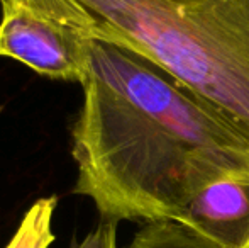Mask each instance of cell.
Segmentation results:
<instances>
[{
  "label": "cell",
  "instance_id": "6da1fadb",
  "mask_svg": "<svg viewBox=\"0 0 249 248\" xmlns=\"http://www.w3.org/2000/svg\"><path fill=\"white\" fill-rule=\"evenodd\" d=\"M71 126L73 194L100 221L177 223L205 186L249 169V133L161 70L92 41Z\"/></svg>",
  "mask_w": 249,
  "mask_h": 248
},
{
  "label": "cell",
  "instance_id": "7a4b0ae2",
  "mask_svg": "<svg viewBox=\"0 0 249 248\" xmlns=\"http://www.w3.org/2000/svg\"><path fill=\"white\" fill-rule=\"evenodd\" d=\"M161 70L249 133V0H22Z\"/></svg>",
  "mask_w": 249,
  "mask_h": 248
},
{
  "label": "cell",
  "instance_id": "3957f363",
  "mask_svg": "<svg viewBox=\"0 0 249 248\" xmlns=\"http://www.w3.org/2000/svg\"><path fill=\"white\" fill-rule=\"evenodd\" d=\"M0 58L37 75L82 83L92 39L22 0H0Z\"/></svg>",
  "mask_w": 249,
  "mask_h": 248
},
{
  "label": "cell",
  "instance_id": "277c9868",
  "mask_svg": "<svg viewBox=\"0 0 249 248\" xmlns=\"http://www.w3.org/2000/svg\"><path fill=\"white\" fill-rule=\"evenodd\" d=\"M177 223L217 248H249V169L231 170L205 186Z\"/></svg>",
  "mask_w": 249,
  "mask_h": 248
},
{
  "label": "cell",
  "instance_id": "5b68a950",
  "mask_svg": "<svg viewBox=\"0 0 249 248\" xmlns=\"http://www.w3.org/2000/svg\"><path fill=\"white\" fill-rule=\"evenodd\" d=\"M58 208V197H41L22 216L12 238L3 248H50L54 242L53 218Z\"/></svg>",
  "mask_w": 249,
  "mask_h": 248
},
{
  "label": "cell",
  "instance_id": "8992f818",
  "mask_svg": "<svg viewBox=\"0 0 249 248\" xmlns=\"http://www.w3.org/2000/svg\"><path fill=\"white\" fill-rule=\"evenodd\" d=\"M127 248H217L190 231L185 226L171 221L144 223L134 235Z\"/></svg>",
  "mask_w": 249,
  "mask_h": 248
},
{
  "label": "cell",
  "instance_id": "52a82bcc",
  "mask_svg": "<svg viewBox=\"0 0 249 248\" xmlns=\"http://www.w3.org/2000/svg\"><path fill=\"white\" fill-rule=\"evenodd\" d=\"M70 248H119L117 223L100 221L92 231L87 233L82 242H73Z\"/></svg>",
  "mask_w": 249,
  "mask_h": 248
}]
</instances>
